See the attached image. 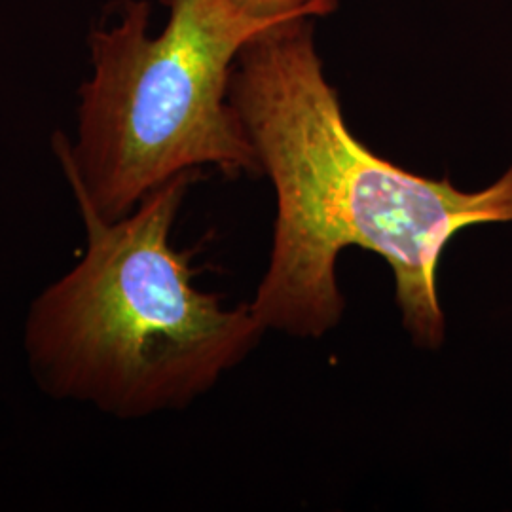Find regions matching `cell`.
Here are the masks:
<instances>
[{
  "mask_svg": "<svg viewBox=\"0 0 512 512\" xmlns=\"http://www.w3.org/2000/svg\"><path fill=\"white\" fill-rule=\"evenodd\" d=\"M190 171L148 194L126 217L76 205L84 249L33 298L23 353L42 393L116 420L183 410L241 365L268 330L249 304L228 308L194 283L192 251L173 228Z\"/></svg>",
  "mask_w": 512,
  "mask_h": 512,
  "instance_id": "cell-2",
  "label": "cell"
},
{
  "mask_svg": "<svg viewBox=\"0 0 512 512\" xmlns=\"http://www.w3.org/2000/svg\"><path fill=\"white\" fill-rule=\"evenodd\" d=\"M162 2L169 21L156 35L148 0H118L93 29L74 137L54 139L74 202L105 220L183 173L260 175L230 78L243 46L283 21L247 18L230 0Z\"/></svg>",
  "mask_w": 512,
  "mask_h": 512,
  "instance_id": "cell-3",
  "label": "cell"
},
{
  "mask_svg": "<svg viewBox=\"0 0 512 512\" xmlns=\"http://www.w3.org/2000/svg\"><path fill=\"white\" fill-rule=\"evenodd\" d=\"M247 18L287 21L294 18H323L338 8V0H230Z\"/></svg>",
  "mask_w": 512,
  "mask_h": 512,
  "instance_id": "cell-4",
  "label": "cell"
},
{
  "mask_svg": "<svg viewBox=\"0 0 512 512\" xmlns=\"http://www.w3.org/2000/svg\"><path fill=\"white\" fill-rule=\"evenodd\" d=\"M313 19L258 33L230 78V103L275 192L272 249L251 308L266 330L325 338L346 311L338 258L357 247L387 262L412 344L439 351L448 327L440 260L467 228L512 222V160L494 183L463 190L372 152L327 80Z\"/></svg>",
  "mask_w": 512,
  "mask_h": 512,
  "instance_id": "cell-1",
  "label": "cell"
}]
</instances>
